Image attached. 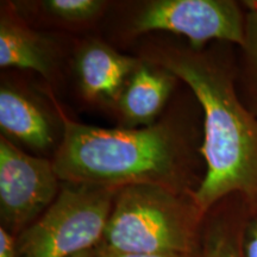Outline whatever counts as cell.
Masks as SVG:
<instances>
[{
    "label": "cell",
    "instance_id": "6",
    "mask_svg": "<svg viewBox=\"0 0 257 257\" xmlns=\"http://www.w3.org/2000/svg\"><path fill=\"white\" fill-rule=\"evenodd\" d=\"M53 161L22 152L4 136L0 140V219L17 237L53 204L60 192Z\"/></svg>",
    "mask_w": 257,
    "mask_h": 257
},
{
    "label": "cell",
    "instance_id": "2",
    "mask_svg": "<svg viewBox=\"0 0 257 257\" xmlns=\"http://www.w3.org/2000/svg\"><path fill=\"white\" fill-rule=\"evenodd\" d=\"M62 140L53 160L63 182L119 189L157 185L195 191V159L188 138L172 123L143 128H104L74 121L60 111Z\"/></svg>",
    "mask_w": 257,
    "mask_h": 257
},
{
    "label": "cell",
    "instance_id": "15",
    "mask_svg": "<svg viewBox=\"0 0 257 257\" xmlns=\"http://www.w3.org/2000/svg\"><path fill=\"white\" fill-rule=\"evenodd\" d=\"M96 250V257H198L197 255H189V253H178V252H155V253H123L112 251L99 245Z\"/></svg>",
    "mask_w": 257,
    "mask_h": 257
},
{
    "label": "cell",
    "instance_id": "16",
    "mask_svg": "<svg viewBox=\"0 0 257 257\" xmlns=\"http://www.w3.org/2000/svg\"><path fill=\"white\" fill-rule=\"evenodd\" d=\"M16 238L0 226V257H16Z\"/></svg>",
    "mask_w": 257,
    "mask_h": 257
},
{
    "label": "cell",
    "instance_id": "3",
    "mask_svg": "<svg viewBox=\"0 0 257 257\" xmlns=\"http://www.w3.org/2000/svg\"><path fill=\"white\" fill-rule=\"evenodd\" d=\"M205 217L193 193L148 184L125 186L115 194L99 245L123 253L197 255Z\"/></svg>",
    "mask_w": 257,
    "mask_h": 257
},
{
    "label": "cell",
    "instance_id": "5",
    "mask_svg": "<svg viewBox=\"0 0 257 257\" xmlns=\"http://www.w3.org/2000/svg\"><path fill=\"white\" fill-rule=\"evenodd\" d=\"M246 12L232 0H153L141 9L133 22L135 34L167 31L202 50L212 41L234 44L245 40Z\"/></svg>",
    "mask_w": 257,
    "mask_h": 257
},
{
    "label": "cell",
    "instance_id": "14",
    "mask_svg": "<svg viewBox=\"0 0 257 257\" xmlns=\"http://www.w3.org/2000/svg\"><path fill=\"white\" fill-rule=\"evenodd\" d=\"M244 257H257V205L250 210L243 239Z\"/></svg>",
    "mask_w": 257,
    "mask_h": 257
},
{
    "label": "cell",
    "instance_id": "17",
    "mask_svg": "<svg viewBox=\"0 0 257 257\" xmlns=\"http://www.w3.org/2000/svg\"><path fill=\"white\" fill-rule=\"evenodd\" d=\"M243 8H245L248 11H255L257 12V0H246L243 2Z\"/></svg>",
    "mask_w": 257,
    "mask_h": 257
},
{
    "label": "cell",
    "instance_id": "7",
    "mask_svg": "<svg viewBox=\"0 0 257 257\" xmlns=\"http://www.w3.org/2000/svg\"><path fill=\"white\" fill-rule=\"evenodd\" d=\"M140 63L105 44H87L80 51L76 62L81 91L89 100L119 101L128 79Z\"/></svg>",
    "mask_w": 257,
    "mask_h": 257
},
{
    "label": "cell",
    "instance_id": "10",
    "mask_svg": "<svg viewBox=\"0 0 257 257\" xmlns=\"http://www.w3.org/2000/svg\"><path fill=\"white\" fill-rule=\"evenodd\" d=\"M0 127L8 137H14L36 150H46L53 142L51 127L40 108L17 89L2 87Z\"/></svg>",
    "mask_w": 257,
    "mask_h": 257
},
{
    "label": "cell",
    "instance_id": "1",
    "mask_svg": "<svg viewBox=\"0 0 257 257\" xmlns=\"http://www.w3.org/2000/svg\"><path fill=\"white\" fill-rule=\"evenodd\" d=\"M153 62L184 81L204 112L205 174L193 192L205 213L231 195L257 205V117L237 88V72L213 50L162 48Z\"/></svg>",
    "mask_w": 257,
    "mask_h": 257
},
{
    "label": "cell",
    "instance_id": "12",
    "mask_svg": "<svg viewBox=\"0 0 257 257\" xmlns=\"http://www.w3.org/2000/svg\"><path fill=\"white\" fill-rule=\"evenodd\" d=\"M240 49L239 83L240 95L257 117V12L246 11L245 40Z\"/></svg>",
    "mask_w": 257,
    "mask_h": 257
},
{
    "label": "cell",
    "instance_id": "18",
    "mask_svg": "<svg viewBox=\"0 0 257 257\" xmlns=\"http://www.w3.org/2000/svg\"><path fill=\"white\" fill-rule=\"evenodd\" d=\"M72 257H96V250L95 249L87 250V251L79 252V253H76V255H74Z\"/></svg>",
    "mask_w": 257,
    "mask_h": 257
},
{
    "label": "cell",
    "instance_id": "9",
    "mask_svg": "<svg viewBox=\"0 0 257 257\" xmlns=\"http://www.w3.org/2000/svg\"><path fill=\"white\" fill-rule=\"evenodd\" d=\"M174 81L175 76L166 69L153 68L141 62L118 101L125 123L131 127L153 125L172 92Z\"/></svg>",
    "mask_w": 257,
    "mask_h": 257
},
{
    "label": "cell",
    "instance_id": "8",
    "mask_svg": "<svg viewBox=\"0 0 257 257\" xmlns=\"http://www.w3.org/2000/svg\"><path fill=\"white\" fill-rule=\"evenodd\" d=\"M250 210L240 195L214 205L205 217L198 257H244V230Z\"/></svg>",
    "mask_w": 257,
    "mask_h": 257
},
{
    "label": "cell",
    "instance_id": "13",
    "mask_svg": "<svg viewBox=\"0 0 257 257\" xmlns=\"http://www.w3.org/2000/svg\"><path fill=\"white\" fill-rule=\"evenodd\" d=\"M99 0H48L42 8L53 18L68 23H83L95 18L105 8Z\"/></svg>",
    "mask_w": 257,
    "mask_h": 257
},
{
    "label": "cell",
    "instance_id": "11",
    "mask_svg": "<svg viewBox=\"0 0 257 257\" xmlns=\"http://www.w3.org/2000/svg\"><path fill=\"white\" fill-rule=\"evenodd\" d=\"M2 68L30 69L48 76L51 69L50 48L36 32L3 14L0 22Z\"/></svg>",
    "mask_w": 257,
    "mask_h": 257
},
{
    "label": "cell",
    "instance_id": "4",
    "mask_svg": "<svg viewBox=\"0 0 257 257\" xmlns=\"http://www.w3.org/2000/svg\"><path fill=\"white\" fill-rule=\"evenodd\" d=\"M117 188L64 182L53 204L16 237V257H72L102 242Z\"/></svg>",
    "mask_w": 257,
    "mask_h": 257
}]
</instances>
